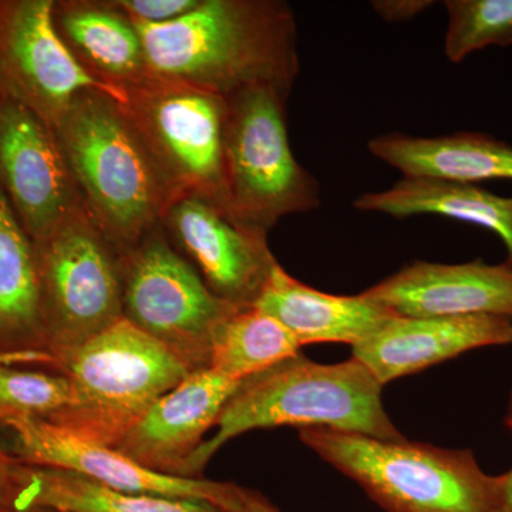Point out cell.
<instances>
[{"label":"cell","mask_w":512,"mask_h":512,"mask_svg":"<svg viewBox=\"0 0 512 512\" xmlns=\"http://www.w3.org/2000/svg\"><path fill=\"white\" fill-rule=\"evenodd\" d=\"M133 25L148 76L224 99L252 87L291 94L298 77L296 20L279 0H198L173 22Z\"/></svg>","instance_id":"1"},{"label":"cell","mask_w":512,"mask_h":512,"mask_svg":"<svg viewBox=\"0 0 512 512\" xmlns=\"http://www.w3.org/2000/svg\"><path fill=\"white\" fill-rule=\"evenodd\" d=\"M53 131L101 234L120 255L136 247L178 195L119 101L97 90L80 94Z\"/></svg>","instance_id":"2"},{"label":"cell","mask_w":512,"mask_h":512,"mask_svg":"<svg viewBox=\"0 0 512 512\" xmlns=\"http://www.w3.org/2000/svg\"><path fill=\"white\" fill-rule=\"evenodd\" d=\"M382 384L355 357L320 365L298 355L249 377L225 404L217 431L184 464L198 478L228 441L258 429L323 427L380 440L404 439L382 402Z\"/></svg>","instance_id":"3"},{"label":"cell","mask_w":512,"mask_h":512,"mask_svg":"<svg viewBox=\"0 0 512 512\" xmlns=\"http://www.w3.org/2000/svg\"><path fill=\"white\" fill-rule=\"evenodd\" d=\"M299 439L355 481L384 512H500L505 476L471 450L306 427Z\"/></svg>","instance_id":"4"},{"label":"cell","mask_w":512,"mask_h":512,"mask_svg":"<svg viewBox=\"0 0 512 512\" xmlns=\"http://www.w3.org/2000/svg\"><path fill=\"white\" fill-rule=\"evenodd\" d=\"M70 402L46 421L79 439L116 447L190 369L156 339L121 318L64 360Z\"/></svg>","instance_id":"5"},{"label":"cell","mask_w":512,"mask_h":512,"mask_svg":"<svg viewBox=\"0 0 512 512\" xmlns=\"http://www.w3.org/2000/svg\"><path fill=\"white\" fill-rule=\"evenodd\" d=\"M289 94L252 87L227 97L225 184L235 220L268 232L286 215L320 207L316 178L296 161L286 127Z\"/></svg>","instance_id":"6"},{"label":"cell","mask_w":512,"mask_h":512,"mask_svg":"<svg viewBox=\"0 0 512 512\" xmlns=\"http://www.w3.org/2000/svg\"><path fill=\"white\" fill-rule=\"evenodd\" d=\"M35 242L47 353L53 370L123 318L120 254L86 208Z\"/></svg>","instance_id":"7"},{"label":"cell","mask_w":512,"mask_h":512,"mask_svg":"<svg viewBox=\"0 0 512 512\" xmlns=\"http://www.w3.org/2000/svg\"><path fill=\"white\" fill-rule=\"evenodd\" d=\"M116 90V100L178 198L198 195L231 214L224 163L227 100L153 76Z\"/></svg>","instance_id":"8"},{"label":"cell","mask_w":512,"mask_h":512,"mask_svg":"<svg viewBox=\"0 0 512 512\" xmlns=\"http://www.w3.org/2000/svg\"><path fill=\"white\" fill-rule=\"evenodd\" d=\"M123 318L173 353L190 372L208 369L211 343L239 308L208 288L170 245L161 224L120 255Z\"/></svg>","instance_id":"9"},{"label":"cell","mask_w":512,"mask_h":512,"mask_svg":"<svg viewBox=\"0 0 512 512\" xmlns=\"http://www.w3.org/2000/svg\"><path fill=\"white\" fill-rule=\"evenodd\" d=\"M53 0H0V93L55 128L86 92L117 90L97 80L64 45Z\"/></svg>","instance_id":"10"},{"label":"cell","mask_w":512,"mask_h":512,"mask_svg":"<svg viewBox=\"0 0 512 512\" xmlns=\"http://www.w3.org/2000/svg\"><path fill=\"white\" fill-rule=\"evenodd\" d=\"M0 190L33 241L84 208L55 131L0 93Z\"/></svg>","instance_id":"11"},{"label":"cell","mask_w":512,"mask_h":512,"mask_svg":"<svg viewBox=\"0 0 512 512\" xmlns=\"http://www.w3.org/2000/svg\"><path fill=\"white\" fill-rule=\"evenodd\" d=\"M167 229L184 258L215 295L235 308H251L278 264L266 232L235 220L207 198L183 195L165 212Z\"/></svg>","instance_id":"12"},{"label":"cell","mask_w":512,"mask_h":512,"mask_svg":"<svg viewBox=\"0 0 512 512\" xmlns=\"http://www.w3.org/2000/svg\"><path fill=\"white\" fill-rule=\"evenodd\" d=\"M362 295L404 318L512 319V266L483 259L454 265L416 261Z\"/></svg>","instance_id":"13"},{"label":"cell","mask_w":512,"mask_h":512,"mask_svg":"<svg viewBox=\"0 0 512 512\" xmlns=\"http://www.w3.org/2000/svg\"><path fill=\"white\" fill-rule=\"evenodd\" d=\"M13 457L33 466L73 471L126 493L195 498L214 504L221 481L167 476L141 467L116 448L79 439L46 420H20L8 424Z\"/></svg>","instance_id":"14"},{"label":"cell","mask_w":512,"mask_h":512,"mask_svg":"<svg viewBox=\"0 0 512 512\" xmlns=\"http://www.w3.org/2000/svg\"><path fill=\"white\" fill-rule=\"evenodd\" d=\"M242 382L202 369L165 393L133 427L116 450L141 467L181 477L184 464L204 443L228 400Z\"/></svg>","instance_id":"15"},{"label":"cell","mask_w":512,"mask_h":512,"mask_svg":"<svg viewBox=\"0 0 512 512\" xmlns=\"http://www.w3.org/2000/svg\"><path fill=\"white\" fill-rule=\"evenodd\" d=\"M512 343V319L501 316H393L353 346L352 357L384 384L471 350Z\"/></svg>","instance_id":"16"},{"label":"cell","mask_w":512,"mask_h":512,"mask_svg":"<svg viewBox=\"0 0 512 512\" xmlns=\"http://www.w3.org/2000/svg\"><path fill=\"white\" fill-rule=\"evenodd\" d=\"M254 306L281 322L301 346L349 343L353 348L396 316L362 293L330 295L302 284L279 264Z\"/></svg>","instance_id":"17"},{"label":"cell","mask_w":512,"mask_h":512,"mask_svg":"<svg viewBox=\"0 0 512 512\" xmlns=\"http://www.w3.org/2000/svg\"><path fill=\"white\" fill-rule=\"evenodd\" d=\"M373 157L396 168L403 178H431L451 183L512 181V147L483 133L414 137L387 133L369 141Z\"/></svg>","instance_id":"18"},{"label":"cell","mask_w":512,"mask_h":512,"mask_svg":"<svg viewBox=\"0 0 512 512\" xmlns=\"http://www.w3.org/2000/svg\"><path fill=\"white\" fill-rule=\"evenodd\" d=\"M55 23L64 45L101 83L117 89L148 76L137 29L106 2H56Z\"/></svg>","instance_id":"19"},{"label":"cell","mask_w":512,"mask_h":512,"mask_svg":"<svg viewBox=\"0 0 512 512\" xmlns=\"http://www.w3.org/2000/svg\"><path fill=\"white\" fill-rule=\"evenodd\" d=\"M49 355L35 242L0 190V356Z\"/></svg>","instance_id":"20"},{"label":"cell","mask_w":512,"mask_h":512,"mask_svg":"<svg viewBox=\"0 0 512 512\" xmlns=\"http://www.w3.org/2000/svg\"><path fill=\"white\" fill-rule=\"evenodd\" d=\"M9 508H47L57 512H221L195 498L126 493L60 468L18 460Z\"/></svg>","instance_id":"21"},{"label":"cell","mask_w":512,"mask_h":512,"mask_svg":"<svg viewBox=\"0 0 512 512\" xmlns=\"http://www.w3.org/2000/svg\"><path fill=\"white\" fill-rule=\"evenodd\" d=\"M353 207L394 218L440 215L478 225L503 241L512 266V197H501L477 184L402 178L389 190L360 195Z\"/></svg>","instance_id":"22"},{"label":"cell","mask_w":512,"mask_h":512,"mask_svg":"<svg viewBox=\"0 0 512 512\" xmlns=\"http://www.w3.org/2000/svg\"><path fill=\"white\" fill-rule=\"evenodd\" d=\"M301 348L295 336L268 313L255 306L237 309L212 338L208 369L234 382H244L301 355Z\"/></svg>","instance_id":"23"},{"label":"cell","mask_w":512,"mask_h":512,"mask_svg":"<svg viewBox=\"0 0 512 512\" xmlns=\"http://www.w3.org/2000/svg\"><path fill=\"white\" fill-rule=\"evenodd\" d=\"M447 59L460 63L488 46L512 45V0H447Z\"/></svg>","instance_id":"24"},{"label":"cell","mask_w":512,"mask_h":512,"mask_svg":"<svg viewBox=\"0 0 512 512\" xmlns=\"http://www.w3.org/2000/svg\"><path fill=\"white\" fill-rule=\"evenodd\" d=\"M69 402V380L62 373L0 363V426L20 420H47Z\"/></svg>","instance_id":"25"},{"label":"cell","mask_w":512,"mask_h":512,"mask_svg":"<svg viewBox=\"0 0 512 512\" xmlns=\"http://www.w3.org/2000/svg\"><path fill=\"white\" fill-rule=\"evenodd\" d=\"M106 3L131 23L164 25L190 12L198 0H107Z\"/></svg>","instance_id":"26"},{"label":"cell","mask_w":512,"mask_h":512,"mask_svg":"<svg viewBox=\"0 0 512 512\" xmlns=\"http://www.w3.org/2000/svg\"><path fill=\"white\" fill-rule=\"evenodd\" d=\"M214 505L221 512H284L259 491L234 483H220Z\"/></svg>","instance_id":"27"},{"label":"cell","mask_w":512,"mask_h":512,"mask_svg":"<svg viewBox=\"0 0 512 512\" xmlns=\"http://www.w3.org/2000/svg\"><path fill=\"white\" fill-rule=\"evenodd\" d=\"M433 6L431 0H377L372 2L380 18L390 23L407 22Z\"/></svg>","instance_id":"28"},{"label":"cell","mask_w":512,"mask_h":512,"mask_svg":"<svg viewBox=\"0 0 512 512\" xmlns=\"http://www.w3.org/2000/svg\"><path fill=\"white\" fill-rule=\"evenodd\" d=\"M16 464L18 458L0 446V512H5L9 508Z\"/></svg>","instance_id":"29"},{"label":"cell","mask_w":512,"mask_h":512,"mask_svg":"<svg viewBox=\"0 0 512 512\" xmlns=\"http://www.w3.org/2000/svg\"><path fill=\"white\" fill-rule=\"evenodd\" d=\"M0 363H9V365H39L49 367L53 370L55 360L50 355H16V356H0Z\"/></svg>","instance_id":"30"},{"label":"cell","mask_w":512,"mask_h":512,"mask_svg":"<svg viewBox=\"0 0 512 512\" xmlns=\"http://www.w3.org/2000/svg\"><path fill=\"white\" fill-rule=\"evenodd\" d=\"M505 426L511 431L512 434V392L510 396V403H508L507 416H505ZM505 484L503 491V503H501L500 512H512V468L507 473H504Z\"/></svg>","instance_id":"31"},{"label":"cell","mask_w":512,"mask_h":512,"mask_svg":"<svg viewBox=\"0 0 512 512\" xmlns=\"http://www.w3.org/2000/svg\"><path fill=\"white\" fill-rule=\"evenodd\" d=\"M5 512H57L53 510H47V508H26V510H15V508H8Z\"/></svg>","instance_id":"32"}]
</instances>
